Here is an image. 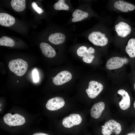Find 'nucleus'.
I'll return each mask as SVG.
<instances>
[{"label": "nucleus", "instance_id": "f257e3e1", "mask_svg": "<svg viewBox=\"0 0 135 135\" xmlns=\"http://www.w3.org/2000/svg\"><path fill=\"white\" fill-rule=\"evenodd\" d=\"M8 66L11 71L18 76H22L26 72L28 64L26 61L19 58L10 61Z\"/></svg>", "mask_w": 135, "mask_h": 135}, {"label": "nucleus", "instance_id": "f03ea898", "mask_svg": "<svg viewBox=\"0 0 135 135\" xmlns=\"http://www.w3.org/2000/svg\"><path fill=\"white\" fill-rule=\"evenodd\" d=\"M89 41L96 46H106L108 42V39L104 32L99 31H93L88 36Z\"/></svg>", "mask_w": 135, "mask_h": 135}, {"label": "nucleus", "instance_id": "7ed1b4c3", "mask_svg": "<svg viewBox=\"0 0 135 135\" xmlns=\"http://www.w3.org/2000/svg\"><path fill=\"white\" fill-rule=\"evenodd\" d=\"M102 127V132L103 135H110L113 132L118 135L120 133L122 129L120 124L114 120L106 122Z\"/></svg>", "mask_w": 135, "mask_h": 135}, {"label": "nucleus", "instance_id": "20e7f679", "mask_svg": "<svg viewBox=\"0 0 135 135\" xmlns=\"http://www.w3.org/2000/svg\"><path fill=\"white\" fill-rule=\"evenodd\" d=\"M114 28L118 36L121 38L128 37L133 32V29L131 25L125 22H120L115 25Z\"/></svg>", "mask_w": 135, "mask_h": 135}, {"label": "nucleus", "instance_id": "39448f33", "mask_svg": "<svg viewBox=\"0 0 135 135\" xmlns=\"http://www.w3.org/2000/svg\"><path fill=\"white\" fill-rule=\"evenodd\" d=\"M95 52L94 49L92 47L87 48L85 46H82L77 49V53L78 56L82 57V60L84 62L90 63L95 58L94 54Z\"/></svg>", "mask_w": 135, "mask_h": 135}, {"label": "nucleus", "instance_id": "423d86ee", "mask_svg": "<svg viewBox=\"0 0 135 135\" xmlns=\"http://www.w3.org/2000/svg\"><path fill=\"white\" fill-rule=\"evenodd\" d=\"M4 122L7 124L12 126L22 125L25 122V119L22 116L17 114L13 115L10 113L6 114L3 117Z\"/></svg>", "mask_w": 135, "mask_h": 135}, {"label": "nucleus", "instance_id": "0eeeda50", "mask_svg": "<svg viewBox=\"0 0 135 135\" xmlns=\"http://www.w3.org/2000/svg\"><path fill=\"white\" fill-rule=\"evenodd\" d=\"M103 88V85L100 83L94 80H91L89 82L88 88L86 91L89 97L94 99L102 91Z\"/></svg>", "mask_w": 135, "mask_h": 135}, {"label": "nucleus", "instance_id": "6e6552de", "mask_svg": "<svg viewBox=\"0 0 135 135\" xmlns=\"http://www.w3.org/2000/svg\"><path fill=\"white\" fill-rule=\"evenodd\" d=\"M82 120V118L79 114H71L64 118L62 121V124L65 128H70L74 126L80 124Z\"/></svg>", "mask_w": 135, "mask_h": 135}, {"label": "nucleus", "instance_id": "1a4fd4ad", "mask_svg": "<svg viewBox=\"0 0 135 135\" xmlns=\"http://www.w3.org/2000/svg\"><path fill=\"white\" fill-rule=\"evenodd\" d=\"M65 101L62 97L57 96L49 100L47 102L46 107L48 110L54 111L58 110L64 105Z\"/></svg>", "mask_w": 135, "mask_h": 135}, {"label": "nucleus", "instance_id": "9d476101", "mask_svg": "<svg viewBox=\"0 0 135 135\" xmlns=\"http://www.w3.org/2000/svg\"><path fill=\"white\" fill-rule=\"evenodd\" d=\"M72 78L71 74L67 70L62 71L54 77L53 79V82L55 85H60L70 81Z\"/></svg>", "mask_w": 135, "mask_h": 135}, {"label": "nucleus", "instance_id": "9b49d317", "mask_svg": "<svg viewBox=\"0 0 135 135\" xmlns=\"http://www.w3.org/2000/svg\"><path fill=\"white\" fill-rule=\"evenodd\" d=\"M124 64V59L120 57H112L107 61L106 67L109 70L116 69L122 67Z\"/></svg>", "mask_w": 135, "mask_h": 135}, {"label": "nucleus", "instance_id": "f8f14e48", "mask_svg": "<svg viewBox=\"0 0 135 135\" xmlns=\"http://www.w3.org/2000/svg\"><path fill=\"white\" fill-rule=\"evenodd\" d=\"M117 92L122 97V98L119 103L120 108L123 110H126L130 106V98L128 93L123 89L118 90Z\"/></svg>", "mask_w": 135, "mask_h": 135}, {"label": "nucleus", "instance_id": "ddd939ff", "mask_svg": "<svg viewBox=\"0 0 135 135\" xmlns=\"http://www.w3.org/2000/svg\"><path fill=\"white\" fill-rule=\"evenodd\" d=\"M125 51L130 57H135V30L128 41Z\"/></svg>", "mask_w": 135, "mask_h": 135}, {"label": "nucleus", "instance_id": "4468645a", "mask_svg": "<svg viewBox=\"0 0 135 135\" xmlns=\"http://www.w3.org/2000/svg\"><path fill=\"white\" fill-rule=\"evenodd\" d=\"M105 108V104L102 102L96 103L92 107L90 110L91 116L96 119L99 118Z\"/></svg>", "mask_w": 135, "mask_h": 135}, {"label": "nucleus", "instance_id": "2eb2a0df", "mask_svg": "<svg viewBox=\"0 0 135 135\" xmlns=\"http://www.w3.org/2000/svg\"><path fill=\"white\" fill-rule=\"evenodd\" d=\"M15 20L11 15L7 13H0V24L5 26H10L14 24Z\"/></svg>", "mask_w": 135, "mask_h": 135}, {"label": "nucleus", "instance_id": "dca6fc26", "mask_svg": "<svg viewBox=\"0 0 135 135\" xmlns=\"http://www.w3.org/2000/svg\"><path fill=\"white\" fill-rule=\"evenodd\" d=\"M40 47L42 54L47 57L52 58L56 54L54 50L47 43L41 42L40 44Z\"/></svg>", "mask_w": 135, "mask_h": 135}, {"label": "nucleus", "instance_id": "f3484780", "mask_svg": "<svg viewBox=\"0 0 135 135\" xmlns=\"http://www.w3.org/2000/svg\"><path fill=\"white\" fill-rule=\"evenodd\" d=\"M66 38V36L63 34L56 32L51 34L48 38V40L51 43L55 45H58L64 43Z\"/></svg>", "mask_w": 135, "mask_h": 135}, {"label": "nucleus", "instance_id": "a211bd4d", "mask_svg": "<svg viewBox=\"0 0 135 135\" xmlns=\"http://www.w3.org/2000/svg\"><path fill=\"white\" fill-rule=\"evenodd\" d=\"M88 16L89 14L88 12L77 9L74 11L72 14L73 18L72 21L73 22L80 21L88 18Z\"/></svg>", "mask_w": 135, "mask_h": 135}, {"label": "nucleus", "instance_id": "6ab92c4d", "mask_svg": "<svg viewBox=\"0 0 135 135\" xmlns=\"http://www.w3.org/2000/svg\"><path fill=\"white\" fill-rule=\"evenodd\" d=\"M25 0H12L11 6L16 11L20 12L23 11L26 7Z\"/></svg>", "mask_w": 135, "mask_h": 135}, {"label": "nucleus", "instance_id": "aec40b11", "mask_svg": "<svg viewBox=\"0 0 135 135\" xmlns=\"http://www.w3.org/2000/svg\"><path fill=\"white\" fill-rule=\"evenodd\" d=\"M15 44L14 40L8 36H4L0 38V46L12 47L14 46Z\"/></svg>", "mask_w": 135, "mask_h": 135}, {"label": "nucleus", "instance_id": "412c9836", "mask_svg": "<svg viewBox=\"0 0 135 135\" xmlns=\"http://www.w3.org/2000/svg\"><path fill=\"white\" fill-rule=\"evenodd\" d=\"M54 7L57 10H68L69 9V6L65 3V0H59L54 4Z\"/></svg>", "mask_w": 135, "mask_h": 135}, {"label": "nucleus", "instance_id": "4be33fe9", "mask_svg": "<svg viewBox=\"0 0 135 135\" xmlns=\"http://www.w3.org/2000/svg\"><path fill=\"white\" fill-rule=\"evenodd\" d=\"M32 6L34 9L39 14H40L44 12V10L41 8L39 7L35 2H32Z\"/></svg>", "mask_w": 135, "mask_h": 135}, {"label": "nucleus", "instance_id": "5701e85b", "mask_svg": "<svg viewBox=\"0 0 135 135\" xmlns=\"http://www.w3.org/2000/svg\"><path fill=\"white\" fill-rule=\"evenodd\" d=\"M32 76L33 80L35 82H38L39 80L38 73L37 70L34 69L32 72Z\"/></svg>", "mask_w": 135, "mask_h": 135}, {"label": "nucleus", "instance_id": "b1692460", "mask_svg": "<svg viewBox=\"0 0 135 135\" xmlns=\"http://www.w3.org/2000/svg\"><path fill=\"white\" fill-rule=\"evenodd\" d=\"M32 135H49L48 134L42 132H36L34 134Z\"/></svg>", "mask_w": 135, "mask_h": 135}, {"label": "nucleus", "instance_id": "393cba45", "mask_svg": "<svg viewBox=\"0 0 135 135\" xmlns=\"http://www.w3.org/2000/svg\"><path fill=\"white\" fill-rule=\"evenodd\" d=\"M126 135H135V132L129 133L127 134Z\"/></svg>", "mask_w": 135, "mask_h": 135}, {"label": "nucleus", "instance_id": "a878e982", "mask_svg": "<svg viewBox=\"0 0 135 135\" xmlns=\"http://www.w3.org/2000/svg\"><path fill=\"white\" fill-rule=\"evenodd\" d=\"M134 108H135V101H134Z\"/></svg>", "mask_w": 135, "mask_h": 135}, {"label": "nucleus", "instance_id": "bb28decb", "mask_svg": "<svg viewBox=\"0 0 135 135\" xmlns=\"http://www.w3.org/2000/svg\"><path fill=\"white\" fill-rule=\"evenodd\" d=\"M134 89L135 90V83L134 85Z\"/></svg>", "mask_w": 135, "mask_h": 135}, {"label": "nucleus", "instance_id": "cd10ccee", "mask_svg": "<svg viewBox=\"0 0 135 135\" xmlns=\"http://www.w3.org/2000/svg\"><path fill=\"white\" fill-rule=\"evenodd\" d=\"M18 82V80L17 81V82Z\"/></svg>", "mask_w": 135, "mask_h": 135}]
</instances>
